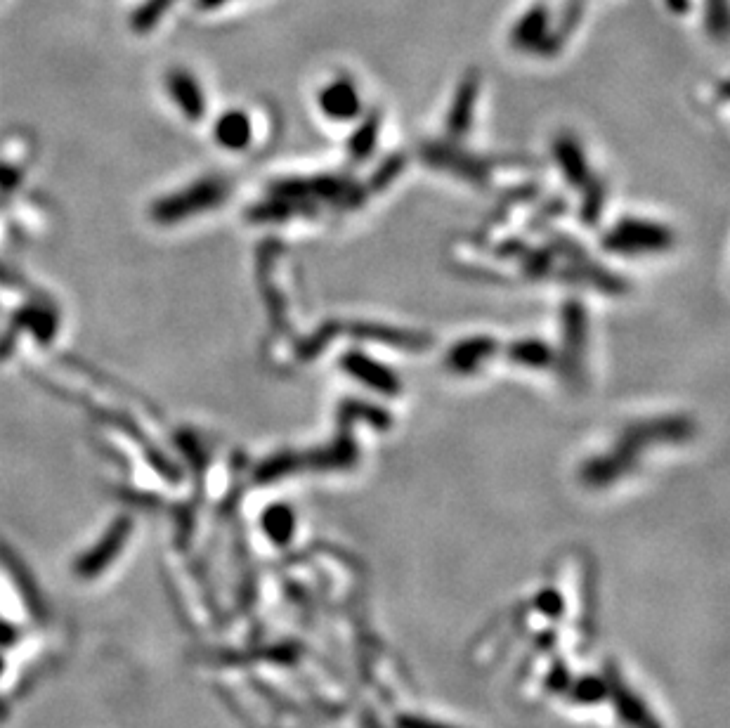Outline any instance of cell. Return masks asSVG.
I'll return each instance as SVG.
<instances>
[{"label": "cell", "instance_id": "obj_11", "mask_svg": "<svg viewBox=\"0 0 730 728\" xmlns=\"http://www.w3.org/2000/svg\"><path fill=\"white\" fill-rule=\"evenodd\" d=\"M357 338H364V341H371L374 338L381 346H390L397 350H412V353H419V350L430 348V338L421 331H409V329H397V327H383V324H357L353 327Z\"/></svg>", "mask_w": 730, "mask_h": 728}, {"label": "cell", "instance_id": "obj_10", "mask_svg": "<svg viewBox=\"0 0 730 728\" xmlns=\"http://www.w3.org/2000/svg\"><path fill=\"white\" fill-rule=\"evenodd\" d=\"M553 159L563 171L565 180L570 182L572 187H586L591 182V168L589 161H586V154L582 145H579L577 138L572 135H558L556 142H553Z\"/></svg>", "mask_w": 730, "mask_h": 728}, {"label": "cell", "instance_id": "obj_13", "mask_svg": "<svg viewBox=\"0 0 730 728\" xmlns=\"http://www.w3.org/2000/svg\"><path fill=\"white\" fill-rule=\"evenodd\" d=\"M213 135L220 147L230 149V152H241V149L249 147L253 140V126L249 114L239 112V109L225 112L218 121H215Z\"/></svg>", "mask_w": 730, "mask_h": 728}, {"label": "cell", "instance_id": "obj_17", "mask_svg": "<svg viewBox=\"0 0 730 728\" xmlns=\"http://www.w3.org/2000/svg\"><path fill=\"white\" fill-rule=\"evenodd\" d=\"M263 525L267 530V535L275 539L277 544L289 542L293 535V525H296V518H293V511L289 506L284 504H275L265 511L263 516Z\"/></svg>", "mask_w": 730, "mask_h": 728}, {"label": "cell", "instance_id": "obj_7", "mask_svg": "<svg viewBox=\"0 0 730 728\" xmlns=\"http://www.w3.org/2000/svg\"><path fill=\"white\" fill-rule=\"evenodd\" d=\"M319 109L331 121H355L362 112V100L353 81H331L319 93Z\"/></svg>", "mask_w": 730, "mask_h": 728}, {"label": "cell", "instance_id": "obj_19", "mask_svg": "<svg viewBox=\"0 0 730 728\" xmlns=\"http://www.w3.org/2000/svg\"><path fill=\"white\" fill-rule=\"evenodd\" d=\"M173 3L175 0H147V3H142L133 15V29L140 31V34L142 31L154 29L159 24V19L171 10Z\"/></svg>", "mask_w": 730, "mask_h": 728}, {"label": "cell", "instance_id": "obj_15", "mask_svg": "<svg viewBox=\"0 0 730 728\" xmlns=\"http://www.w3.org/2000/svg\"><path fill=\"white\" fill-rule=\"evenodd\" d=\"M508 360L520 364V367L530 369H546L556 362V353H553L549 343L537 341V338H527V341L511 343L506 350Z\"/></svg>", "mask_w": 730, "mask_h": 728}, {"label": "cell", "instance_id": "obj_4", "mask_svg": "<svg viewBox=\"0 0 730 728\" xmlns=\"http://www.w3.org/2000/svg\"><path fill=\"white\" fill-rule=\"evenodd\" d=\"M338 364H341L345 374L353 376V379L360 381L362 386H367L378 395H388V398H393V395L402 390V379L397 376L395 369L386 367V364L374 360V357L362 353V350H348V353L341 355V362Z\"/></svg>", "mask_w": 730, "mask_h": 728}, {"label": "cell", "instance_id": "obj_9", "mask_svg": "<svg viewBox=\"0 0 730 728\" xmlns=\"http://www.w3.org/2000/svg\"><path fill=\"white\" fill-rule=\"evenodd\" d=\"M499 343L490 336H473L466 341H459L447 353V367L456 374H473L485 364L490 357L497 355Z\"/></svg>", "mask_w": 730, "mask_h": 728}, {"label": "cell", "instance_id": "obj_20", "mask_svg": "<svg viewBox=\"0 0 730 728\" xmlns=\"http://www.w3.org/2000/svg\"><path fill=\"white\" fill-rule=\"evenodd\" d=\"M586 187H589V192H586L582 208H579V216H582L586 225H596L598 220H601V213H603L605 192L601 185H586Z\"/></svg>", "mask_w": 730, "mask_h": 728}, {"label": "cell", "instance_id": "obj_3", "mask_svg": "<svg viewBox=\"0 0 730 728\" xmlns=\"http://www.w3.org/2000/svg\"><path fill=\"white\" fill-rule=\"evenodd\" d=\"M676 237L669 227L643 218H622L603 237L605 251L619 256H648L664 253L674 246Z\"/></svg>", "mask_w": 730, "mask_h": 728}, {"label": "cell", "instance_id": "obj_6", "mask_svg": "<svg viewBox=\"0 0 730 728\" xmlns=\"http://www.w3.org/2000/svg\"><path fill=\"white\" fill-rule=\"evenodd\" d=\"M423 159H426L430 166L447 168V171L461 175V178L471 182H478V185H482V182H487V178H490V164H487L485 159L456 152L452 145H435V142L433 145H426L423 147Z\"/></svg>", "mask_w": 730, "mask_h": 728}, {"label": "cell", "instance_id": "obj_2", "mask_svg": "<svg viewBox=\"0 0 730 728\" xmlns=\"http://www.w3.org/2000/svg\"><path fill=\"white\" fill-rule=\"evenodd\" d=\"M230 194V185L220 178H204L197 180L194 185L185 187V190L171 194V197L156 201L152 208V216L156 223L161 225H173L180 223V220L194 218L199 213H206L223 204Z\"/></svg>", "mask_w": 730, "mask_h": 728}, {"label": "cell", "instance_id": "obj_8", "mask_svg": "<svg viewBox=\"0 0 730 728\" xmlns=\"http://www.w3.org/2000/svg\"><path fill=\"white\" fill-rule=\"evenodd\" d=\"M166 88L168 93H171L173 102L180 107V112H185L187 119L192 121L204 119L206 97L204 88L199 86L194 74H189L187 69H171L166 76Z\"/></svg>", "mask_w": 730, "mask_h": 728}, {"label": "cell", "instance_id": "obj_16", "mask_svg": "<svg viewBox=\"0 0 730 728\" xmlns=\"http://www.w3.org/2000/svg\"><path fill=\"white\" fill-rule=\"evenodd\" d=\"M378 133H381V116L371 114L360 126L353 130L348 140V156L350 161H367L378 145Z\"/></svg>", "mask_w": 730, "mask_h": 728}, {"label": "cell", "instance_id": "obj_5", "mask_svg": "<svg viewBox=\"0 0 730 728\" xmlns=\"http://www.w3.org/2000/svg\"><path fill=\"white\" fill-rule=\"evenodd\" d=\"M586 334H589L586 310L582 308V303L570 301L563 308V338H565L563 364H565V374L570 376L572 383L582 376Z\"/></svg>", "mask_w": 730, "mask_h": 728}, {"label": "cell", "instance_id": "obj_12", "mask_svg": "<svg viewBox=\"0 0 730 728\" xmlns=\"http://www.w3.org/2000/svg\"><path fill=\"white\" fill-rule=\"evenodd\" d=\"M478 76H466L461 81L459 90H456V97L452 102V109H449L447 116V133L449 138H464V135L473 126V112H475V100H478Z\"/></svg>", "mask_w": 730, "mask_h": 728}, {"label": "cell", "instance_id": "obj_1", "mask_svg": "<svg viewBox=\"0 0 730 728\" xmlns=\"http://www.w3.org/2000/svg\"><path fill=\"white\" fill-rule=\"evenodd\" d=\"M695 433V424L686 416H662V419L638 421L622 433V440L610 452L586 461L582 468V480L591 487H605L615 480L624 478L631 468L638 466L641 452L653 445H671L683 442Z\"/></svg>", "mask_w": 730, "mask_h": 728}, {"label": "cell", "instance_id": "obj_14", "mask_svg": "<svg viewBox=\"0 0 730 728\" xmlns=\"http://www.w3.org/2000/svg\"><path fill=\"white\" fill-rule=\"evenodd\" d=\"M338 419L341 424H357V421H364V424L378 428V431H386V428L393 426V416H390L381 405H371V402L362 400H345L341 407H338Z\"/></svg>", "mask_w": 730, "mask_h": 728}, {"label": "cell", "instance_id": "obj_21", "mask_svg": "<svg viewBox=\"0 0 730 728\" xmlns=\"http://www.w3.org/2000/svg\"><path fill=\"white\" fill-rule=\"evenodd\" d=\"M412 728H447V726H435V724H426V721H423V724H414Z\"/></svg>", "mask_w": 730, "mask_h": 728}, {"label": "cell", "instance_id": "obj_18", "mask_svg": "<svg viewBox=\"0 0 730 728\" xmlns=\"http://www.w3.org/2000/svg\"><path fill=\"white\" fill-rule=\"evenodd\" d=\"M544 29H546V12L544 10H534L532 15H527L523 22H520L513 38H516V43L520 45V48L539 50V48H542Z\"/></svg>", "mask_w": 730, "mask_h": 728}]
</instances>
